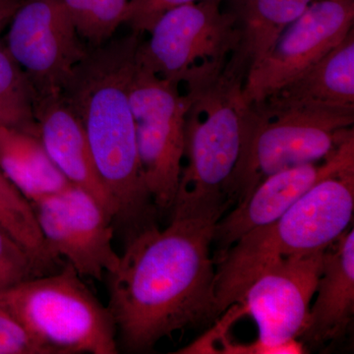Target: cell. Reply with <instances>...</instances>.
Listing matches in <instances>:
<instances>
[{
	"label": "cell",
	"mask_w": 354,
	"mask_h": 354,
	"mask_svg": "<svg viewBox=\"0 0 354 354\" xmlns=\"http://www.w3.org/2000/svg\"><path fill=\"white\" fill-rule=\"evenodd\" d=\"M225 212L171 216L164 230L151 225L131 235L106 276L120 351H148L177 330L218 318L211 249Z\"/></svg>",
	"instance_id": "6da1fadb"
},
{
	"label": "cell",
	"mask_w": 354,
	"mask_h": 354,
	"mask_svg": "<svg viewBox=\"0 0 354 354\" xmlns=\"http://www.w3.org/2000/svg\"><path fill=\"white\" fill-rule=\"evenodd\" d=\"M143 35L130 32L88 46L62 95L82 123L95 167L115 209L135 232L150 223L153 204L140 162L130 87Z\"/></svg>",
	"instance_id": "7a4b0ae2"
},
{
	"label": "cell",
	"mask_w": 354,
	"mask_h": 354,
	"mask_svg": "<svg viewBox=\"0 0 354 354\" xmlns=\"http://www.w3.org/2000/svg\"><path fill=\"white\" fill-rule=\"evenodd\" d=\"M354 212V164L324 177L283 216L241 236L216 258V314L239 304L266 268L288 256L324 250L349 227Z\"/></svg>",
	"instance_id": "3957f363"
},
{
	"label": "cell",
	"mask_w": 354,
	"mask_h": 354,
	"mask_svg": "<svg viewBox=\"0 0 354 354\" xmlns=\"http://www.w3.org/2000/svg\"><path fill=\"white\" fill-rule=\"evenodd\" d=\"M243 82L223 70L201 87L186 88L191 97L186 115L184 157L171 216H187L232 206L227 189L242 152L247 104Z\"/></svg>",
	"instance_id": "277c9868"
},
{
	"label": "cell",
	"mask_w": 354,
	"mask_h": 354,
	"mask_svg": "<svg viewBox=\"0 0 354 354\" xmlns=\"http://www.w3.org/2000/svg\"><path fill=\"white\" fill-rule=\"evenodd\" d=\"M69 264L0 293L15 317L53 354L120 353L113 317Z\"/></svg>",
	"instance_id": "5b68a950"
},
{
	"label": "cell",
	"mask_w": 354,
	"mask_h": 354,
	"mask_svg": "<svg viewBox=\"0 0 354 354\" xmlns=\"http://www.w3.org/2000/svg\"><path fill=\"white\" fill-rule=\"evenodd\" d=\"M354 111L295 109L266 113L247 104L242 152L228 184V201H241L266 177L322 162L354 135Z\"/></svg>",
	"instance_id": "8992f818"
},
{
	"label": "cell",
	"mask_w": 354,
	"mask_h": 354,
	"mask_svg": "<svg viewBox=\"0 0 354 354\" xmlns=\"http://www.w3.org/2000/svg\"><path fill=\"white\" fill-rule=\"evenodd\" d=\"M221 2L198 0L165 12L140 43L137 64L186 88L215 80L239 41L236 16Z\"/></svg>",
	"instance_id": "52a82bcc"
},
{
	"label": "cell",
	"mask_w": 354,
	"mask_h": 354,
	"mask_svg": "<svg viewBox=\"0 0 354 354\" xmlns=\"http://www.w3.org/2000/svg\"><path fill=\"white\" fill-rule=\"evenodd\" d=\"M179 88V84L155 75L136 62L130 104L140 162L153 204L162 211H171L183 171L191 97Z\"/></svg>",
	"instance_id": "ba28073f"
},
{
	"label": "cell",
	"mask_w": 354,
	"mask_h": 354,
	"mask_svg": "<svg viewBox=\"0 0 354 354\" xmlns=\"http://www.w3.org/2000/svg\"><path fill=\"white\" fill-rule=\"evenodd\" d=\"M326 249L276 261L247 286L237 304L241 309L235 306L239 316L252 317L259 330L257 342L276 354L304 353L298 339L308 324Z\"/></svg>",
	"instance_id": "9c48e42d"
},
{
	"label": "cell",
	"mask_w": 354,
	"mask_h": 354,
	"mask_svg": "<svg viewBox=\"0 0 354 354\" xmlns=\"http://www.w3.org/2000/svg\"><path fill=\"white\" fill-rule=\"evenodd\" d=\"M4 46L24 70L35 97L62 94L88 48L62 0H23Z\"/></svg>",
	"instance_id": "30bf717a"
},
{
	"label": "cell",
	"mask_w": 354,
	"mask_h": 354,
	"mask_svg": "<svg viewBox=\"0 0 354 354\" xmlns=\"http://www.w3.org/2000/svg\"><path fill=\"white\" fill-rule=\"evenodd\" d=\"M32 206L55 259L97 281L118 269L120 255L113 247V218L92 195L70 185Z\"/></svg>",
	"instance_id": "8fae6325"
},
{
	"label": "cell",
	"mask_w": 354,
	"mask_h": 354,
	"mask_svg": "<svg viewBox=\"0 0 354 354\" xmlns=\"http://www.w3.org/2000/svg\"><path fill=\"white\" fill-rule=\"evenodd\" d=\"M354 0H313L247 74L246 104L262 102L320 62L354 30Z\"/></svg>",
	"instance_id": "7c38bea8"
},
{
	"label": "cell",
	"mask_w": 354,
	"mask_h": 354,
	"mask_svg": "<svg viewBox=\"0 0 354 354\" xmlns=\"http://www.w3.org/2000/svg\"><path fill=\"white\" fill-rule=\"evenodd\" d=\"M353 164L354 135L322 162L290 167L266 177L216 223L213 241L218 248L216 258L247 232L278 220L324 177Z\"/></svg>",
	"instance_id": "4fadbf2b"
},
{
	"label": "cell",
	"mask_w": 354,
	"mask_h": 354,
	"mask_svg": "<svg viewBox=\"0 0 354 354\" xmlns=\"http://www.w3.org/2000/svg\"><path fill=\"white\" fill-rule=\"evenodd\" d=\"M38 137L51 160L72 185L99 202L115 221V209L95 167L82 123L62 94L35 97Z\"/></svg>",
	"instance_id": "5bb4252c"
},
{
	"label": "cell",
	"mask_w": 354,
	"mask_h": 354,
	"mask_svg": "<svg viewBox=\"0 0 354 354\" xmlns=\"http://www.w3.org/2000/svg\"><path fill=\"white\" fill-rule=\"evenodd\" d=\"M249 106L266 113L295 109L354 111V30L320 62Z\"/></svg>",
	"instance_id": "9a60e30c"
},
{
	"label": "cell",
	"mask_w": 354,
	"mask_h": 354,
	"mask_svg": "<svg viewBox=\"0 0 354 354\" xmlns=\"http://www.w3.org/2000/svg\"><path fill=\"white\" fill-rule=\"evenodd\" d=\"M313 299L301 337L323 344L344 335L354 313L353 227H348L324 252Z\"/></svg>",
	"instance_id": "2e32d148"
},
{
	"label": "cell",
	"mask_w": 354,
	"mask_h": 354,
	"mask_svg": "<svg viewBox=\"0 0 354 354\" xmlns=\"http://www.w3.org/2000/svg\"><path fill=\"white\" fill-rule=\"evenodd\" d=\"M236 16L239 41L225 67L245 81L247 74L271 50L286 28L313 0H230Z\"/></svg>",
	"instance_id": "e0dca14e"
},
{
	"label": "cell",
	"mask_w": 354,
	"mask_h": 354,
	"mask_svg": "<svg viewBox=\"0 0 354 354\" xmlns=\"http://www.w3.org/2000/svg\"><path fill=\"white\" fill-rule=\"evenodd\" d=\"M0 169L31 203L72 185L37 135L4 125H0Z\"/></svg>",
	"instance_id": "ac0fdd59"
},
{
	"label": "cell",
	"mask_w": 354,
	"mask_h": 354,
	"mask_svg": "<svg viewBox=\"0 0 354 354\" xmlns=\"http://www.w3.org/2000/svg\"><path fill=\"white\" fill-rule=\"evenodd\" d=\"M0 227L15 237L51 271H57L55 259L39 230L32 203L28 201L0 169Z\"/></svg>",
	"instance_id": "d6986e66"
},
{
	"label": "cell",
	"mask_w": 354,
	"mask_h": 354,
	"mask_svg": "<svg viewBox=\"0 0 354 354\" xmlns=\"http://www.w3.org/2000/svg\"><path fill=\"white\" fill-rule=\"evenodd\" d=\"M34 104V90L24 70L0 43V125L38 136Z\"/></svg>",
	"instance_id": "ffe728a7"
},
{
	"label": "cell",
	"mask_w": 354,
	"mask_h": 354,
	"mask_svg": "<svg viewBox=\"0 0 354 354\" xmlns=\"http://www.w3.org/2000/svg\"><path fill=\"white\" fill-rule=\"evenodd\" d=\"M81 39L97 46L115 36L125 24L129 0H62Z\"/></svg>",
	"instance_id": "44dd1931"
},
{
	"label": "cell",
	"mask_w": 354,
	"mask_h": 354,
	"mask_svg": "<svg viewBox=\"0 0 354 354\" xmlns=\"http://www.w3.org/2000/svg\"><path fill=\"white\" fill-rule=\"evenodd\" d=\"M55 271L0 227V293Z\"/></svg>",
	"instance_id": "7402d4cb"
},
{
	"label": "cell",
	"mask_w": 354,
	"mask_h": 354,
	"mask_svg": "<svg viewBox=\"0 0 354 354\" xmlns=\"http://www.w3.org/2000/svg\"><path fill=\"white\" fill-rule=\"evenodd\" d=\"M0 354H53L10 313L0 308Z\"/></svg>",
	"instance_id": "603a6c76"
},
{
	"label": "cell",
	"mask_w": 354,
	"mask_h": 354,
	"mask_svg": "<svg viewBox=\"0 0 354 354\" xmlns=\"http://www.w3.org/2000/svg\"><path fill=\"white\" fill-rule=\"evenodd\" d=\"M198 0H129L125 24L131 31L144 35L167 11Z\"/></svg>",
	"instance_id": "cb8c5ba5"
},
{
	"label": "cell",
	"mask_w": 354,
	"mask_h": 354,
	"mask_svg": "<svg viewBox=\"0 0 354 354\" xmlns=\"http://www.w3.org/2000/svg\"><path fill=\"white\" fill-rule=\"evenodd\" d=\"M23 0H0V32L9 24Z\"/></svg>",
	"instance_id": "d4e9b609"
},
{
	"label": "cell",
	"mask_w": 354,
	"mask_h": 354,
	"mask_svg": "<svg viewBox=\"0 0 354 354\" xmlns=\"http://www.w3.org/2000/svg\"><path fill=\"white\" fill-rule=\"evenodd\" d=\"M221 1H223V0H221Z\"/></svg>",
	"instance_id": "484cf974"
}]
</instances>
